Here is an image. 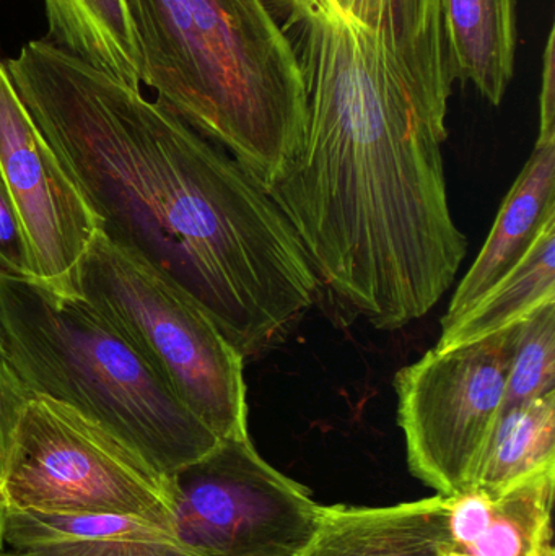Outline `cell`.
Instances as JSON below:
<instances>
[{
  "label": "cell",
  "instance_id": "cell-1",
  "mask_svg": "<svg viewBox=\"0 0 555 556\" xmlns=\"http://www.w3.org/2000/svg\"><path fill=\"white\" fill-rule=\"evenodd\" d=\"M7 71L111 244L209 314L243 358L319 296L286 215L224 149L49 39Z\"/></svg>",
  "mask_w": 555,
  "mask_h": 556
},
{
  "label": "cell",
  "instance_id": "cell-2",
  "mask_svg": "<svg viewBox=\"0 0 555 556\" xmlns=\"http://www.w3.org/2000/svg\"><path fill=\"white\" fill-rule=\"evenodd\" d=\"M140 84L264 188L302 149L295 59L260 0H123Z\"/></svg>",
  "mask_w": 555,
  "mask_h": 556
},
{
  "label": "cell",
  "instance_id": "cell-3",
  "mask_svg": "<svg viewBox=\"0 0 555 556\" xmlns=\"http://www.w3.org/2000/svg\"><path fill=\"white\" fill-rule=\"evenodd\" d=\"M0 320L7 358L33 394L84 415L162 476L220 441L84 298L0 273Z\"/></svg>",
  "mask_w": 555,
  "mask_h": 556
},
{
  "label": "cell",
  "instance_id": "cell-4",
  "mask_svg": "<svg viewBox=\"0 0 555 556\" xmlns=\"http://www.w3.org/2000/svg\"><path fill=\"white\" fill-rule=\"evenodd\" d=\"M78 293L218 440L248 437L244 358L188 294L100 231L81 260Z\"/></svg>",
  "mask_w": 555,
  "mask_h": 556
},
{
  "label": "cell",
  "instance_id": "cell-5",
  "mask_svg": "<svg viewBox=\"0 0 555 556\" xmlns=\"http://www.w3.org/2000/svg\"><path fill=\"white\" fill-rule=\"evenodd\" d=\"M0 506L130 516L172 529L168 477L67 405L33 395L16 428Z\"/></svg>",
  "mask_w": 555,
  "mask_h": 556
},
{
  "label": "cell",
  "instance_id": "cell-6",
  "mask_svg": "<svg viewBox=\"0 0 555 556\" xmlns=\"http://www.w3.org/2000/svg\"><path fill=\"white\" fill-rule=\"evenodd\" d=\"M512 327L478 342L433 346L394 376L407 466L439 495L475 485L504 412Z\"/></svg>",
  "mask_w": 555,
  "mask_h": 556
},
{
  "label": "cell",
  "instance_id": "cell-7",
  "mask_svg": "<svg viewBox=\"0 0 555 556\" xmlns=\"http://www.w3.org/2000/svg\"><path fill=\"white\" fill-rule=\"evenodd\" d=\"M173 534L202 556H300L323 506L260 456L250 437L218 441L168 477Z\"/></svg>",
  "mask_w": 555,
  "mask_h": 556
},
{
  "label": "cell",
  "instance_id": "cell-8",
  "mask_svg": "<svg viewBox=\"0 0 555 556\" xmlns=\"http://www.w3.org/2000/svg\"><path fill=\"white\" fill-rule=\"evenodd\" d=\"M0 172L18 208L39 283L81 298L78 273L98 220L36 126L0 59Z\"/></svg>",
  "mask_w": 555,
  "mask_h": 556
},
{
  "label": "cell",
  "instance_id": "cell-9",
  "mask_svg": "<svg viewBox=\"0 0 555 556\" xmlns=\"http://www.w3.org/2000/svg\"><path fill=\"white\" fill-rule=\"evenodd\" d=\"M551 222H555V123H540L533 153L505 198L481 253L459 281L442 327L507 276Z\"/></svg>",
  "mask_w": 555,
  "mask_h": 556
},
{
  "label": "cell",
  "instance_id": "cell-10",
  "mask_svg": "<svg viewBox=\"0 0 555 556\" xmlns=\"http://www.w3.org/2000/svg\"><path fill=\"white\" fill-rule=\"evenodd\" d=\"M5 556H202L172 531L130 516L58 515L0 506Z\"/></svg>",
  "mask_w": 555,
  "mask_h": 556
},
{
  "label": "cell",
  "instance_id": "cell-11",
  "mask_svg": "<svg viewBox=\"0 0 555 556\" xmlns=\"http://www.w3.org/2000/svg\"><path fill=\"white\" fill-rule=\"evenodd\" d=\"M450 547L449 500L393 506H323L300 556H442Z\"/></svg>",
  "mask_w": 555,
  "mask_h": 556
},
{
  "label": "cell",
  "instance_id": "cell-12",
  "mask_svg": "<svg viewBox=\"0 0 555 556\" xmlns=\"http://www.w3.org/2000/svg\"><path fill=\"white\" fill-rule=\"evenodd\" d=\"M453 81L489 103L504 101L517 58V0H440Z\"/></svg>",
  "mask_w": 555,
  "mask_h": 556
},
{
  "label": "cell",
  "instance_id": "cell-13",
  "mask_svg": "<svg viewBox=\"0 0 555 556\" xmlns=\"http://www.w3.org/2000/svg\"><path fill=\"white\" fill-rule=\"evenodd\" d=\"M550 303H555V222L475 306L442 327L436 349L465 345L504 332Z\"/></svg>",
  "mask_w": 555,
  "mask_h": 556
},
{
  "label": "cell",
  "instance_id": "cell-14",
  "mask_svg": "<svg viewBox=\"0 0 555 556\" xmlns=\"http://www.w3.org/2000/svg\"><path fill=\"white\" fill-rule=\"evenodd\" d=\"M49 41L140 88V59L123 0H45Z\"/></svg>",
  "mask_w": 555,
  "mask_h": 556
},
{
  "label": "cell",
  "instance_id": "cell-15",
  "mask_svg": "<svg viewBox=\"0 0 555 556\" xmlns=\"http://www.w3.org/2000/svg\"><path fill=\"white\" fill-rule=\"evenodd\" d=\"M555 466V392L502 412L472 489L497 495Z\"/></svg>",
  "mask_w": 555,
  "mask_h": 556
},
{
  "label": "cell",
  "instance_id": "cell-16",
  "mask_svg": "<svg viewBox=\"0 0 555 556\" xmlns=\"http://www.w3.org/2000/svg\"><path fill=\"white\" fill-rule=\"evenodd\" d=\"M554 489L555 466H550L489 495L484 528L465 555L533 556L553 525Z\"/></svg>",
  "mask_w": 555,
  "mask_h": 556
},
{
  "label": "cell",
  "instance_id": "cell-17",
  "mask_svg": "<svg viewBox=\"0 0 555 556\" xmlns=\"http://www.w3.org/2000/svg\"><path fill=\"white\" fill-rule=\"evenodd\" d=\"M555 392V303L512 327L504 410Z\"/></svg>",
  "mask_w": 555,
  "mask_h": 556
},
{
  "label": "cell",
  "instance_id": "cell-18",
  "mask_svg": "<svg viewBox=\"0 0 555 556\" xmlns=\"http://www.w3.org/2000/svg\"><path fill=\"white\" fill-rule=\"evenodd\" d=\"M0 273L10 277L38 280L31 247L2 172H0Z\"/></svg>",
  "mask_w": 555,
  "mask_h": 556
},
{
  "label": "cell",
  "instance_id": "cell-19",
  "mask_svg": "<svg viewBox=\"0 0 555 556\" xmlns=\"http://www.w3.org/2000/svg\"><path fill=\"white\" fill-rule=\"evenodd\" d=\"M33 395L15 366L0 352V490L20 418Z\"/></svg>",
  "mask_w": 555,
  "mask_h": 556
},
{
  "label": "cell",
  "instance_id": "cell-20",
  "mask_svg": "<svg viewBox=\"0 0 555 556\" xmlns=\"http://www.w3.org/2000/svg\"><path fill=\"white\" fill-rule=\"evenodd\" d=\"M554 529L553 525L544 531L543 538H541L540 545H538L537 552L533 556H555L554 555Z\"/></svg>",
  "mask_w": 555,
  "mask_h": 556
},
{
  "label": "cell",
  "instance_id": "cell-21",
  "mask_svg": "<svg viewBox=\"0 0 555 556\" xmlns=\"http://www.w3.org/2000/svg\"><path fill=\"white\" fill-rule=\"evenodd\" d=\"M0 352L7 355V336L5 330H3L2 320H0Z\"/></svg>",
  "mask_w": 555,
  "mask_h": 556
},
{
  "label": "cell",
  "instance_id": "cell-22",
  "mask_svg": "<svg viewBox=\"0 0 555 556\" xmlns=\"http://www.w3.org/2000/svg\"><path fill=\"white\" fill-rule=\"evenodd\" d=\"M442 556H468V555L458 554V552L446 551V552H443Z\"/></svg>",
  "mask_w": 555,
  "mask_h": 556
},
{
  "label": "cell",
  "instance_id": "cell-23",
  "mask_svg": "<svg viewBox=\"0 0 555 556\" xmlns=\"http://www.w3.org/2000/svg\"><path fill=\"white\" fill-rule=\"evenodd\" d=\"M0 556H5V555L0 554Z\"/></svg>",
  "mask_w": 555,
  "mask_h": 556
}]
</instances>
